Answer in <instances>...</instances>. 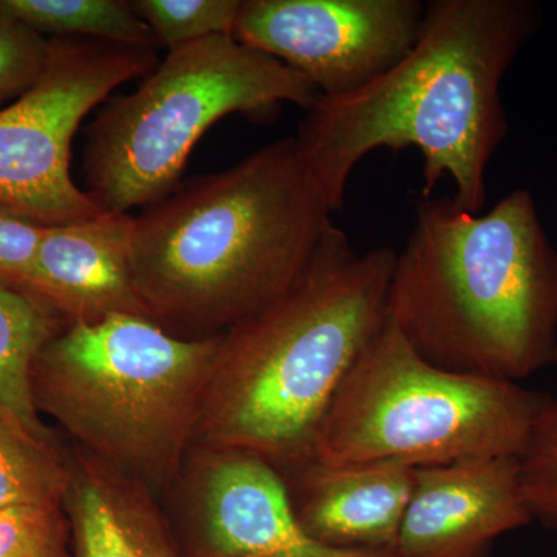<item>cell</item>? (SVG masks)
<instances>
[{
	"mask_svg": "<svg viewBox=\"0 0 557 557\" xmlns=\"http://www.w3.org/2000/svg\"><path fill=\"white\" fill-rule=\"evenodd\" d=\"M534 0H429L416 46L354 94L319 97L295 138L330 209L346 203L351 172L373 150L416 148L421 199L443 178L471 214L486 205V172L508 135L502 83L536 36Z\"/></svg>",
	"mask_w": 557,
	"mask_h": 557,
	"instance_id": "6da1fadb",
	"label": "cell"
},
{
	"mask_svg": "<svg viewBox=\"0 0 557 557\" xmlns=\"http://www.w3.org/2000/svg\"><path fill=\"white\" fill-rule=\"evenodd\" d=\"M332 214L296 138L270 143L134 218L139 298L178 338L220 335L295 284Z\"/></svg>",
	"mask_w": 557,
	"mask_h": 557,
	"instance_id": "7a4b0ae2",
	"label": "cell"
},
{
	"mask_svg": "<svg viewBox=\"0 0 557 557\" xmlns=\"http://www.w3.org/2000/svg\"><path fill=\"white\" fill-rule=\"evenodd\" d=\"M395 252H358L330 223L295 284L222 333L194 448L249 454L278 472L314 460L336 392L386 322Z\"/></svg>",
	"mask_w": 557,
	"mask_h": 557,
	"instance_id": "3957f363",
	"label": "cell"
},
{
	"mask_svg": "<svg viewBox=\"0 0 557 557\" xmlns=\"http://www.w3.org/2000/svg\"><path fill=\"white\" fill-rule=\"evenodd\" d=\"M387 321L435 368L520 381L557 364V248L530 190L471 214L417 203L395 252Z\"/></svg>",
	"mask_w": 557,
	"mask_h": 557,
	"instance_id": "277c9868",
	"label": "cell"
},
{
	"mask_svg": "<svg viewBox=\"0 0 557 557\" xmlns=\"http://www.w3.org/2000/svg\"><path fill=\"white\" fill-rule=\"evenodd\" d=\"M220 339L178 338L134 314L67 325L36 359V408L127 478L168 485L194 448Z\"/></svg>",
	"mask_w": 557,
	"mask_h": 557,
	"instance_id": "5b68a950",
	"label": "cell"
},
{
	"mask_svg": "<svg viewBox=\"0 0 557 557\" xmlns=\"http://www.w3.org/2000/svg\"><path fill=\"white\" fill-rule=\"evenodd\" d=\"M319 97L300 73L234 36L168 51L87 126L84 190L109 214L149 207L177 188L194 146L220 120H271L287 102L309 110Z\"/></svg>",
	"mask_w": 557,
	"mask_h": 557,
	"instance_id": "8992f818",
	"label": "cell"
},
{
	"mask_svg": "<svg viewBox=\"0 0 557 557\" xmlns=\"http://www.w3.org/2000/svg\"><path fill=\"white\" fill-rule=\"evenodd\" d=\"M548 398L520 383L435 368L386 319L330 405L317 460L418 469L518 458Z\"/></svg>",
	"mask_w": 557,
	"mask_h": 557,
	"instance_id": "52a82bcc",
	"label": "cell"
},
{
	"mask_svg": "<svg viewBox=\"0 0 557 557\" xmlns=\"http://www.w3.org/2000/svg\"><path fill=\"white\" fill-rule=\"evenodd\" d=\"M159 65L157 50L95 39H51L35 84L0 109V207L42 226L101 214L70 175L81 123L127 81Z\"/></svg>",
	"mask_w": 557,
	"mask_h": 557,
	"instance_id": "ba28073f",
	"label": "cell"
},
{
	"mask_svg": "<svg viewBox=\"0 0 557 557\" xmlns=\"http://www.w3.org/2000/svg\"><path fill=\"white\" fill-rule=\"evenodd\" d=\"M420 0H242L233 36L310 81L321 97L354 94L416 46Z\"/></svg>",
	"mask_w": 557,
	"mask_h": 557,
	"instance_id": "9c48e42d",
	"label": "cell"
},
{
	"mask_svg": "<svg viewBox=\"0 0 557 557\" xmlns=\"http://www.w3.org/2000/svg\"><path fill=\"white\" fill-rule=\"evenodd\" d=\"M174 528L186 557H397L343 552L300 527L287 485L262 458L194 448Z\"/></svg>",
	"mask_w": 557,
	"mask_h": 557,
	"instance_id": "30bf717a",
	"label": "cell"
},
{
	"mask_svg": "<svg viewBox=\"0 0 557 557\" xmlns=\"http://www.w3.org/2000/svg\"><path fill=\"white\" fill-rule=\"evenodd\" d=\"M518 458L416 469L397 557H491L498 537L527 527Z\"/></svg>",
	"mask_w": 557,
	"mask_h": 557,
	"instance_id": "8fae6325",
	"label": "cell"
},
{
	"mask_svg": "<svg viewBox=\"0 0 557 557\" xmlns=\"http://www.w3.org/2000/svg\"><path fill=\"white\" fill-rule=\"evenodd\" d=\"M132 236L131 214L101 212L46 226L21 292L42 304L65 327L113 314L150 319L135 285Z\"/></svg>",
	"mask_w": 557,
	"mask_h": 557,
	"instance_id": "7c38bea8",
	"label": "cell"
},
{
	"mask_svg": "<svg viewBox=\"0 0 557 557\" xmlns=\"http://www.w3.org/2000/svg\"><path fill=\"white\" fill-rule=\"evenodd\" d=\"M281 474L300 527L319 544L395 555L416 469L397 463L330 465L314 458Z\"/></svg>",
	"mask_w": 557,
	"mask_h": 557,
	"instance_id": "4fadbf2b",
	"label": "cell"
},
{
	"mask_svg": "<svg viewBox=\"0 0 557 557\" xmlns=\"http://www.w3.org/2000/svg\"><path fill=\"white\" fill-rule=\"evenodd\" d=\"M84 454L64 498L72 557H186L149 487Z\"/></svg>",
	"mask_w": 557,
	"mask_h": 557,
	"instance_id": "5bb4252c",
	"label": "cell"
},
{
	"mask_svg": "<svg viewBox=\"0 0 557 557\" xmlns=\"http://www.w3.org/2000/svg\"><path fill=\"white\" fill-rule=\"evenodd\" d=\"M62 322L27 293L0 282V416L50 442L33 395V368Z\"/></svg>",
	"mask_w": 557,
	"mask_h": 557,
	"instance_id": "9a60e30c",
	"label": "cell"
},
{
	"mask_svg": "<svg viewBox=\"0 0 557 557\" xmlns=\"http://www.w3.org/2000/svg\"><path fill=\"white\" fill-rule=\"evenodd\" d=\"M0 17L60 39L160 47L149 25L123 0H0Z\"/></svg>",
	"mask_w": 557,
	"mask_h": 557,
	"instance_id": "2e32d148",
	"label": "cell"
},
{
	"mask_svg": "<svg viewBox=\"0 0 557 557\" xmlns=\"http://www.w3.org/2000/svg\"><path fill=\"white\" fill-rule=\"evenodd\" d=\"M70 467L51 442L36 438L0 416V508L14 505L64 507Z\"/></svg>",
	"mask_w": 557,
	"mask_h": 557,
	"instance_id": "e0dca14e",
	"label": "cell"
},
{
	"mask_svg": "<svg viewBox=\"0 0 557 557\" xmlns=\"http://www.w3.org/2000/svg\"><path fill=\"white\" fill-rule=\"evenodd\" d=\"M135 13L168 50L214 36H233L242 0H132Z\"/></svg>",
	"mask_w": 557,
	"mask_h": 557,
	"instance_id": "ac0fdd59",
	"label": "cell"
},
{
	"mask_svg": "<svg viewBox=\"0 0 557 557\" xmlns=\"http://www.w3.org/2000/svg\"><path fill=\"white\" fill-rule=\"evenodd\" d=\"M520 487L534 520L557 528V397L549 395L518 457Z\"/></svg>",
	"mask_w": 557,
	"mask_h": 557,
	"instance_id": "d6986e66",
	"label": "cell"
},
{
	"mask_svg": "<svg viewBox=\"0 0 557 557\" xmlns=\"http://www.w3.org/2000/svg\"><path fill=\"white\" fill-rule=\"evenodd\" d=\"M0 557H72V534L64 507L0 508Z\"/></svg>",
	"mask_w": 557,
	"mask_h": 557,
	"instance_id": "ffe728a7",
	"label": "cell"
},
{
	"mask_svg": "<svg viewBox=\"0 0 557 557\" xmlns=\"http://www.w3.org/2000/svg\"><path fill=\"white\" fill-rule=\"evenodd\" d=\"M49 53L50 40L0 17V102L30 89L46 70Z\"/></svg>",
	"mask_w": 557,
	"mask_h": 557,
	"instance_id": "44dd1931",
	"label": "cell"
},
{
	"mask_svg": "<svg viewBox=\"0 0 557 557\" xmlns=\"http://www.w3.org/2000/svg\"><path fill=\"white\" fill-rule=\"evenodd\" d=\"M46 226L0 207V282L21 289Z\"/></svg>",
	"mask_w": 557,
	"mask_h": 557,
	"instance_id": "7402d4cb",
	"label": "cell"
}]
</instances>
